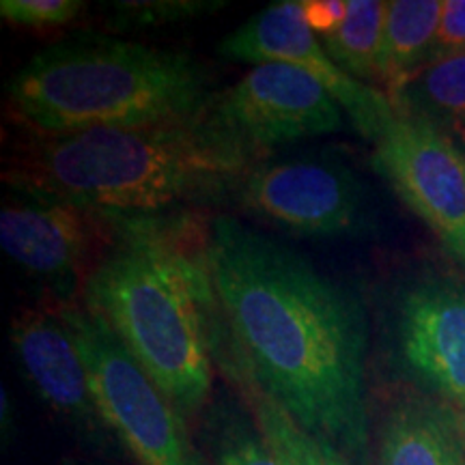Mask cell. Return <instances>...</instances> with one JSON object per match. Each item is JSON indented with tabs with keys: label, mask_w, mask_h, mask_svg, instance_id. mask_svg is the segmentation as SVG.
<instances>
[{
	"label": "cell",
	"mask_w": 465,
	"mask_h": 465,
	"mask_svg": "<svg viewBox=\"0 0 465 465\" xmlns=\"http://www.w3.org/2000/svg\"><path fill=\"white\" fill-rule=\"evenodd\" d=\"M441 9L440 0L388 3L381 52V86L391 102L418 69L431 61Z\"/></svg>",
	"instance_id": "14"
},
{
	"label": "cell",
	"mask_w": 465,
	"mask_h": 465,
	"mask_svg": "<svg viewBox=\"0 0 465 465\" xmlns=\"http://www.w3.org/2000/svg\"><path fill=\"white\" fill-rule=\"evenodd\" d=\"M397 342L411 375L465 410V284L427 276L401 293Z\"/></svg>",
	"instance_id": "11"
},
{
	"label": "cell",
	"mask_w": 465,
	"mask_h": 465,
	"mask_svg": "<svg viewBox=\"0 0 465 465\" xmlns=\"http://www.w3.org/2000/svg\"><path fill=\"white\" fill-rule=\"evenodd\" d=\"M106 220L113 246L84 278L86 311L183 416H196L212 397L213 341L223 328L207 232L164 216Z\"/></svg>",
	"instance_id": "3"
},
{
	"label": "cell",
	"mask_w": 465,
	"mask_h": 465,
	"mask_svg": "<svg viewBox=\"0 0 465 465\" xmlns=\"http://www.w3.org/2000/svg\"><path fill=\"white\" fill-rule=\"evenodd\" d=\"M67 465H108V463H67Z\"/></svg>",
	"instance_id": "23"
},
{
	"label": "cell",
	"mask_w": 465,
	"mask_h": 465,
	"mask_svg": "<svg viewBox=\"0 0 465 465\" xmlns=\"http://www.w3.org/2000/svg\"><path fill=\"white\" fill-rule=\"evenodd\" d=\"M209 113L259 153L342 127V108L334 97L287 63L252 65L240 83L213 97Z\"/></svg>",
	"instance_id": "8"
},
{
	"label": "cell",
	"mask_w": 465,
	"mask_h": 465,
	"mask_svg": "<svg viewBox=\"0 0 465 465\" xmlns=\"http://www.w3.org/2000/svg\"><path fill=\"white\" fill-rule=\"evenodd\" d=\"M11 345L39 399L80 433L104 440L110 429L97 410L65 304L25 308L11 323Z\"/></svg>",
	"instance_id": "10"
},
{
	"label": "cell",
	"mask_w": 465,
	"mask_h": 465,
	"mask_svg": "<svg viewBox=\"0 0 465 465\" xmlns=\"http://www.w3.org/2000/svg\"><path fill=\"white\" fill-rule=\"evenodd\" d=\"M91 391L106 427L138 465H209L185 416L151 381L124 342L86 306L65 304Z\"/></svg>",
	"instance_id": "5"
},
{
	"label": "cell",
	"mask_w": 465,
	"mask_h": 465,
	"mask_svg": "<svg viewBox=\"0 0 465 465\" xmlns=\"http://www.w3.org/2000/svg\"><path fill=\"white\" fill-rule=\"evenodd\" d=\"M375 171L465 267V155L440 127L397 114L373 151Z\"/></svg>",
	"instance_id": "6"
},
{
	"label": "cell",
	"mask_w": 465,
	"mask_h": 465,
	"mask_svg": "<svg viewBox=\"0 0 465 465\" xmlns=\"http://www.w3.org/2000/svg\"><path fill=\"white\" fill-rule=\"evenodd\" d=\"M205 438L213 465H281L252 411L243 410L231 399H220L209 407Z\"/></svg>",
	"instance_id": "18"
},
{
	"label": "cell",
	"mask_w": 465,
	"mask_h": 465,
	"mask_svg": "<svg viewBox=\"0 0 465 465\" xmlns=\"http://www.w3.org/2000/svg\"><path fill=\"white\" fill-rule=\"evenodd\" d=\"M207 261L229 342L213 360L306 431L366 465V315L358 298L242 220L216 216Z\"/></svg>",
	"instance_id": "1"
},
{
	"label": "cell",
	"mask_w": 465,
	"mask_h": 465,
	"mask_svg": "<svg viewBox=\"0 0 465 465\" xmlns=\"http://www.w3.org/2000/svg\"><path fill=\"white\" fill-rule=\"evenodd\" d=\"M377 465H465L455 411L427 399H403L381 422Z\"/></svg>",
	"instance_id": "13"
},
{
	"label": "cell",
	"mask_w": 465,
	"mask_h": 465,
	"mask_svg": "<svg viewBox=\"0 0 465 465\" xmlns=\"http://www.w3.org/2000/svg\"><path fill=\"white\" fill-rule=\"evenodd\" d=\"M465 52V0H444L431 61Z\"/></svg>",
	"instance_id": "20"
},
{
	"label": "cell",
	"mask_w": 465,
	"mask_h": 465,
	"mask_svg": "<svg viewBox=\"0 0 465 465\" xmlns=\"http://www.w3.org/2000/svg\"><path fill=\"white\" fill-rule=\"evenodd\" d=\"M302 15L315 35H330L347 15V0H302Z\"/></svg>",
	"instance_id": "22"
},
{
	"label": "cell",
	"mask_w": 465,
	"mask_h": 465,
	"mask_svg": "<svg viewBox=\"0 0 465 465\" xmlns=\"http://www.w3.org/2000/svg\"><path fill=\"white\" fill-rule=\"evenodd\" d=\"M220 54L240 63H287L317 80L345 110L366 141H380L397 110L391 97L373 84L360 83L332 61L308 28L298 0H282L254 14L220 44Z\"/></svg>",
	"instance_id": "7"
},
{
	"label": "cell",
	"mask_w": 465,
	"mask_h": 465,
	"mask_svg": "<svg viewBox=\"0 0 465 465\" xmlns=\"http://www.w3.org/2000/svg\"><path fill=\"white\" fill-rule=\"evenodd\" d=\"M386 15L388 3L381 0H347L342 25L322 39L336 65L360 83L381 84Z\"/></svg>",
	"instance_id": "16"
},
{
	"label": "cell",
	"mask_w": 465,
	"mask_h": 465,
	"mask_svg": "<svg viewBox=\"0 0 465 465\" xmlns=\"http://www.w3.org/2000/svg\"><path fill=\"white\" fill-rule=\"evenodd\" d=\"M121 14L134 15L141 25L144 22L153 20L155 25H164V22H173V20H182V17L188 15H196L201 11H205V7H220V3H119L116 5Z\"/></svg>",
	"instance_id": "21"
},
{
	"label": "cell",
	"mask_w": 465,
	"mask_h": 465,
	"mask_svg": "<svg viewBox=\"0 0 465 465\" xmlns=\"http://www.w3.org/2000/svg\"><path fill=\"white\" fill-rule=\"evenodd\" d=\"M83 9L84 3L78 0H3L0 3V15L5 20L31 28L67 25Z\"/></svg>",
	"instance_id": "19"
},
{
	"label": "cell",
	"mask_w": 465,
	"mask_h": 465,
	"mask_svg": "<svg viewBox=\"0 0 465 465\" xmlns=\"http://www.w3.org/2000/svg\"><path fill=\"white\" fill-rule=\"evenodd\" d=\"M392 106L397 114L444 132H465V52L429 61L399 91Z\"/></svg>",
	"instance_id": "15"
},
{
	"label": "cell",
	"mask_w": 465,
	"mask_h": 465,
	"mask_svg": "<svg viewBox=\"0 0 465 465\" xmlns=\"http://www.w3.org/2000/svg\"><path fill=\"white\" fill-rule=\"evenodd\" d=\"M9 100L37 132L72 134L190 119L213 97L205 67L185 52L89 37L35 54L11 78Z\"/></svg>",
	"instance_id": "4"
},
{
	"label": "cell",
	"mask_w": 465,
	"mask_h": 465,
	"mask_svg": "<svg viewBox=\"0 0 465 465\" xmlns=\"http://www.w3.org/2000/svg\"><path fill=\"white\" fill-rule=\"evenodd\" d=\"M243 205L300 235L332 237L356 229L364 196L356 174L323 160H287L261 164L240 190Z\"/></svg>",
	"instance_id": "9"
},
{
	"label": "cell",
	"mask_w": 465,
	"mask_h": 465,
	"mask_svg": "<svg viewBox=\"0 0 465 465\" xmlns=\"http://www.w3.org/2000/svg\"><path fill=\"white\" fill-rule=\"evenodd\" d=\"M259 151L212 113L136 127L44 134L5 182L31 199L67 203L102 218L160 216L240 190Z\"/></svg>",
	"instance_id": "2"
},
{
	"label": "cell",
	"mask_w": 465,
	"mask_h": 465,
	"mask_svg": "<svg viewBox=\"0 0 465 465\" xmlns=\"http://www.w3.org/2000/svg\"><path fill=\"white\" fill-rule=\"evenodd\" d=\"M102 216L67 203L31 199L5 203L0 212V243L5 254L44 281H75L102 240Z\"/></svg>",
	"instance_id": "12"
},
{
	"label": "cell",
	"mask_w": 465,
	"mask_h": 465,
	"mask_svg": "<svg viewBox=\"0 0 465 465\" xmlns=\"http://www.w3.org/2000/svg\"><path fill=\"white\" fill-rule=\"evenodd\" d=\"M240 391L246 394L250 411L257 420L261 433L281 465H353L345 452H341L332 441L306 431L295 422L284 407L267 397L261 388L246 380H237Z\"/></svg>",
	"instance_id": "17"
}]
</instances>
